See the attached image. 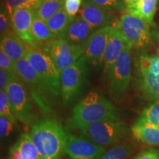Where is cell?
I'll list each match as a JSON object with an SVG mask.
<instances>
[{"mask_svg": "<svg viewBox=\"0 0 159 159\" xmlns=\"http://www.w3.org/2000/svg\"><path fill=\"white\" fill-rule=\"evenodd\" d=\"M0 116H5L13 123H16V116L12 109L9 97L5 91H0Z\"/></svg>", "mask_w": 159, "mask_h": 159, "instance_id": "28", "label": "cell"}, {"mask_svg": "<svg viewBox=\"0 0 159 159\" xmlns=\"http://www.w3.org/2000/svg\"><path fill=\"white\" fill-rule=\"evenodd\" d=\"M82 5V0H65L64 7L71 16H76Z\"/></svg>", "mask_w": 159, "mask_h": 159, "instance_id": "35", "label": "cell"}, {"mask_svg": "<svg viewBox=\"0 0 159 159\" xmlns=\"http://www.w3.org/2000/svg\"><path fill=\"white\" fill-rule=\"evenodd\" d=\"M134 148L132 143H122L105 152L101 159H127Z\"/></svg>", "mask_w": 159, "mask_h": 159, "instance_id": "25", "label": "cell"}, {"mask_svg": "<svg viewBox=\"0 0 159 159\" xmlns=\"http://www.w3.org/2000/svg\"><path fill=\"white\" fill-rule=\"evenodd\" d=\"M138 121L150 123L158 128L159 125V102H154L143 111Z\"/></svg>", "mask_w": 159, "mask_h": 159, "instance_id": "26", "label": "cell"}, {"mask_svg": "<svg viewBox=\"0 0 159 159\" xmlns=\"http://www.w3.org/2000/svg\"><path fill=\"white\" fill-rule=\"evenodd\" d=\"M75 16H69L64 7L49 18L46 22L55 35V39H61L69 24Z\"/></svg>", "mask_w": 159, "mask_h": 159, "instance_id": "21", "label": "cell"}, {"mask_svg": "<svg viewBox=\"0 0 159 159\" xmlns=\"http://www.w3.org/2000/svg\"><path fill=\"white\" fill-rule=\"evenodd\" d=\"M132 133L137 140L145 144L159 145V128L153 125L137 121L132 128Z\"/></svg>", "mask_w": 159, "mask_h": 159, "instance_id": "19", "label": "cell"}, {"mask_svg": "<svg viewBox=\"0 0 159 159\" xmlns=\"http://www.w3.org/2000/svg\"><path fill=\"white\" fill-rule=\"evenodd\" d=\"M87 62L83 56L61 72V94L63 103L73 102L82 91L87 79Z\"/></svg>", "mask_w": 159, "mask_h": 159, "instance_id": "5", "label": "cell"}, {"mask_svg": "<svg viewBox=\"0 0 159 159\" xmlns=\"http://www.w3.org/2000/svg\"><path fill=\"white\" fill-rule=\"evenodd\" d=\"M141 89L148 97L159 95V75L148 71L139 70Z\"/></svg>", "mask_w": 159, "mask_h": 159, "instance_id": "22", "label": "cell"}, {"mask_svg": "<svg viewBox=\"0 0 159 159\" xmlns=\"http://www.w3.org/2000/svg\"><path fill=\"white\" fill-rule=\"evenodd\" d=\"M79 16L95 30L118 24L116 18L113 14L112 11L87 0H83L79 11Z\"/></svg>", "mask_w": 159, "mask_h": 159, "instance_id": "11", "label": "cell"}, {"mask_svg": "<svg viewBox=\"0 0 159 159\" xmlns=\"http://www.w3.org/2000/svg\"><path fill=\"white\" fill-rule=\"evenodd\" d=\"M105 119H119L120 114L113 103L98 91H90L72 109L71 120L80 127Z\"/></svg>", "mask_w": 159, "mask_h": 159, "instance_id": "2", "label": "cell"}, {"mask_svg": "<svg viewBox=\"0 0 159 159\" xmlns=\"http://www.w3.org/2000/svg\"><path fill=\"white\" fill-rule=\"evenodd\" d=\"M141 1L142 0H125V2H126V10L135 8Z\"/></svg>", "mask_w": 159, "mask_h": 159, "instance_id": "37", "label": "cell"}, {"mask_svg": "<svg viewBox=\"0 0 159 159\" xmlns=\"http://www.w3.org/2000/svg\"><path fill=\"white\" fill-rule=\"evenodd\" d=\"M8 159H41L28 133H24L9 150Z\"/></svg>", "mask_w": 159, "mask_h": 159, "instance_id": "18", "label": "cell"}, {"mask_svg": "<svg viewBox=\"0 0 159 159\" xmlns=\"http://www.w3.org/2000/svg\"><path fill=\"white\" fill-rule=\"evenodd\" d=\"M16 73L29 88L33 100L44 114H50L57 101L55 96L32 66L27 57L16 61Z\"/></svg>", "mask_w": 159, "mask_h": 159, "instance_id": "3", "label": "cell"}, {"mask_svg": "<svg viewBox=\"0 0 159 159\" xmlns=\"http://www.w3.org/2000/svg\"><path fill=\"white\" fill-rule=\"evenodd\" d=\"M19 79L20 77L16 73L0 68V89L2 91H7L8 85L13 81Z\"/></svg>", "mask_w": 159, "mask_h": 159, "instance_id": "30", "label": "cell"}, {"mask_svg": "<svg viewBox=\"0 0 159 159\" xmlns=\"http://www.w3.org/2000/svg\"><path fill=\"white\" fill-rule=\"evenodd\" d=\"M131 48L126 41L109 78L110 92L114 99H122L127 92L131 78Z\"/></svg>", "mask_w": 159, "mask_h": 159, "instance_id": "7", "label": "cell"}, {"mask_svg": "<svg viewBox=\"0 0 159 159\" xmlns=\"http://www.w3.org/2000/svg\"><path fill=\"white\" fill-rule=\"evenodd\" d=\"M95 30L89 26L82 18L75 16L69 24L61 39L72 44L82 46L85 44Z\"/></svg>", "mask_w": 159, "mask_h": 159, "instance_id": "16", "label": "cell"}, {"mask_svg": "<svg viewBox=\"0 0 159 159\" xmlns=\"http://www.w3.org/2000/svg\"><path fill=\"white\" fill-rule=\"evenodd\" d=\"M3 6H5L9 14L11 16L18 8L30 7V0H5Z\"/></svg>", "mask_w": 159, "mask_h": 159, "instance_id": "32", "label": "cell"}, {"mask_svg": "<svg viewBox=\"0 0 159 159\" xmlns=\"http://www.w3.org/2000/svg\"><path fill=\"white\" fill-rule=\"evenodd\" d=\"M85 138L105 148L116 144L127 136L128 128L119 119H105L78 128Z\"/></svg>", "mask_w": 159, "mask_h": 159, "instance_id": "4", "label": "cell"}, {"mask_svg": "<svg viewBox=\"0 0 159 159\" xmlns=\"http://www.w3.org/2000/svg\"><path fill=\"white\" fill-rule=\"evenodd\" d=\"M111 27H105L94 31L83 45L82 56L87 63L94 66L102 64Z\"/></svg>", "mask_w": 159, "mask_h": 159, "instance_id": "13", "label": "cell"}, {"mask_svg": "<svg viewBox=\"0 0 159 159\" xmlns=\"http://www.w3.org/2000/svg\"><path fill=\"white\" fill-rule=\"evenodd\" d=\"M64 1L65 0H43L34 11L41 19L47 21L60 9L64 7Z\"/></svg>", "mask_w": 159, "mask_h": 159, "instance_id": "24", "label": "cell"}, {"mask_svg": "<svg viewBox=\"0 0 159 159\" xmlns=\"http://www.w3.org/2000/svg\"><path fill=\"white\" fill-rule=\"evenodd\" d=\"M158 52H159V49H158Z\"/></svg>", "mask_w": 159, "mask_h": 159, "instance_id": "41", "label": "cell"}, {"mask_svg": "<svg viewBox=\"0 0 159 159\" xmlns=\"http://www.w3.org/2000/svg\"><path fill=\"white\" fill-rule=\"evenodd\" d=\"M11 15L7 12L5 6H1V12H0V33L1 34L7 33L11 30ZM12 28V27H11Z\"/></svg>", "mask_w": 159, "mask_h": 159, "instance_id": "31", "label": "cell"}, {"mask_svg": "<svg viewBox=\"0 0 159 159\" xmlns=\"http://www.w3.org/2000/svg\"><path fill=\"white\" fill-rule=\"evenodd\" d=\"M0 46V48L3 49L15 62L27 57L29 44L16 34L13 30L1 34Z\"/></svg>", "mask_w": 159, "mask_h": 159, "instance_id": "17", "label": "cell"}, {"mask_svg": "<svg viewBox=\"0 0 159 159\" xmlns=\"http://www.w3.org/2000/svg\"><path fill=\"white\" fill-rule=\"evenodd\" d=\"M119 27L132 47L142 48L150 43V24L138 16L126 12L121 16Z\"/></svg>", "mask_w": 159, "mask_h": 159, "instance_id": "8", "label": "cell"}, {"mask_svg": "<svg viewBox=\"0 0 159 159\" xmlns=\"http://www.w3.org/2000/svg\"><path fill=\"white\" fill-rule=\"evenodd\" d=\"M14 124L6 117L0 116V136L2 139L9 136L14 129Z\"/></svg>", "mask_w": 159, "mask_h": 159, "instance_id": "34", "label": "cell"}, {"mask_svg": "<svg viewBox=\"0 0 159 159\" xmlns=\"http://www.w3.org/2000/svg\"><path fill=\"white\" fill-rule=\"evenodd\" d=\"M148 99H150V100L153 101V102H159V95H157V96H153V97H148Z\"/></svg>", "mask_w": 159, "mask_h": 159, "instance_id": "39", "label": "cell"}, {"mask_svg": "<svg viewBox=\"0 0 159 159\" xmlns=\"http://www.w3.org/2000/svg\"><path fill=\"white\" fill-rule=\"evenodd\" d=\"M27 58L46 85L57 97L61 91V71L53 60L42 48L29 45Z\"/></svg>", "mask_w": 159, "mask_h": 159, "instance_id": "6", "label": "cell"}, {"mask_svg": "<svg viewBox=\"0 0 159 159\" xmlns=\"http://www.w3.org/2000/svg\"><path fill=\"white\" fill-rule=\"evenodd\" d=\"M134 159H159V152L155 149L143 151Z\"/></svg>", "mask_w": 159, "mask_h": 159, "instance_id": "36", "label": "cell"}, {"mask_svg": "<svg viewBox=\"0 0 159 159\" xmlns=\"http://www.w3.org/2000/svg\"><path fill=\"white\" fill-rule=\"evenodd\" d=\"M158 2V0H142L135 8L126 10V12L138 16L150 24L156 14Z\"/></svg>", "mask_w": 159, "mask_h": 159, "instance_id": "23", "label": "cell"}, {"mask_svg": "<svg viewBox=\"0 0 159 159\" xmlns=\"http://www.w3.org/2000/svg\"><path fill=\"white\" fill-rule=\"evenodd\" d=\"M126 41L119 29V23L111 26L102 62L104 74L108 79L110 78L115 63L122 53Z\"/></svg>", "mask_w": 159, "mask_h": 159, "instance_id": "14", "label": "cell"}, {"mask_svg": "<svg viewBox=\"0 0 159 159\" xmlns=\"http://www.w3.org/2000/svg\"><path fill=\"white\" fill-rule=\"evenodd\" d=\"M25 85L21 78L16 80L8 85L6 92L17 119L24 124L32 125L36 118Z\"/></svg>", "mask_w": 159, "mask_h": 159, "instance_id": "9", "label": "cell"}, {"mask_svg": "<svg viewBox=\"0 0 159 159\" xmlns=\"http://www.w3.org/2000/svg\"><path fill=\"white\" fill-rule=\"evenodd\" d=\"M108 11H122L126 8L125 0H87Z\"/></svg>", "mask_w": 159, "mask_h": 159, "instance_id": "29", "label": "cell"}, {"mask_svg": "<svg viewBox=\"0 0 159 159\" xmlns=\"http://www.w3.org/2000/svg\"><path fill=\"white\" fill-rule=\"evenodd\" d=\"M62 71L76 62L83 54V47L72 44L64 39H54L41 47Z\"/></svg>", "mask_w": 159, "mask_h": 159, "instance_id": "10", "label": "cell"}, {"mask_svg": "<svg viewBox=\"0 0 159 159\" xmlns=\"http://www.w3.org/2000/svg\"><path fill=\"white\" fill-rule=\"evenodd\" d=\"M0 68L16 73V62L2 48H0Z\"/></svg>", "mask_w": 159, "mask_h": 159, "instance_id": "33", "label": "cell"}, {"mask_svg": "<svg viewBox=\"0 0 159 159\" xmlns=\"http://www.w3.org/2000/svg\"><path fill=\"white\" fill-rule=\"evenodd\" d=\"M105 148L83 136H69L65 153L71 159H101Z\"/></svg>", "mask_w": 159, "mask_h": 159, "instance_id": "12", "label": "cell"}, {"mask_svg": "<svg viewBox=\"0 0 159 159\" xmlns=\"http://www.w3.org/2000/svg\"><path fill=\"white\" fill-rule=\"evenodd\" d=\"M29 134L41 159H60L65 152L69 135L58 121L47 119L34 123Z\"/></svg>", "mask_w": 159, "mask_h": 159, "instance_id": "1", "label": "cell"}, {"mask_svg": "<svg viewBox=\"0 0 159 159\" xmlns=\"http://www.w3.org/2000/svg\"><path fill=\"white\" fill-rule=\"evenodd\" d=\"M32 33L39 48H41V46H44L47 42L55 39V35L49 28L47 22L41 19L35 11L32 23Z\"/></svg>", "mask_w": 159, "mask_h": 159, "instance_id": "20", "label": "cell"}, {"mask_svg": "<svg viewBox=\"0 0 159 159\" xmlns=\"http://www.w3.org/2000/svg\"><path fill=\"white\" fill-rule=\"evenodd\" d=\"M139 70L148 71L159 75V57L144 55L139 60Z\"/></svg>", "mask_w": 159, "mask_h": 159, "instance_id": "27", "label": "cell"}, {"mask_svg": "<svg viewBox=\"0 0 159 159\" xmlns=\"http://www.w3.org/2000/svg\"><path fill=\"white\" fill-rule=\"evenodd\" d=\"M43 0H30V7L35 10Z\"/></svg>", "mask_w": 159, "mask_h": 159, "instance_id": "38", "label": "cell"}, {"mask_svg": "<svg viewBox=\"0 0 159 159\" xmlns=\"http://www.w3.org/2000/svg\"><path fill=\"white\" fill-rule=\"evenodd\" d=\"M34 9L30 7L18 8L11 16V27L16 34L19 35L27 44L35 48H39L32 33Z\"/></svg>", "mask_w": 159, "mask_h": 159, "instance_id": "15", "label": "cell"}, {"mask_svg": "<svg viewBox=\"0 0 159 159\" xmlns=\"http://www.w3.org/2000/svg\"><path fill=\"white\" fill-rule=\"evenodd\" d=\"M1 1H2H2H3V2H5V0H1Z\"/></svg>", "mask_w": 159, "mask_h": 159, "instance_id": "40", "label": "cell"}]
</instances>
